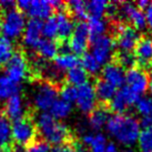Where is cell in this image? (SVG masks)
Listing matches in <instances>:
<instances>
[{"label": "cell", "mask_w": 152, "mask_h": 152, "mask_svg": "<svg viewBox=\"0 0 152 152\" xmlns=\"http://www.w3.org/2000/svg\"><path fill=\"white\" fill-rule=\"evenodd\" d=\"M66 4H67V9L69 13L71 15L73 19H77L78 22L86 21V20L89 19L85 1L72 0V1H69V2H66Z\"/></svg>", "instance_id": "f546056e"}, {"label": "cell", "mask_w": 152, "mask_h": 152, "mask_svg": "<svg viewBox=\"0 0 152 152\" xmlns=\"http://www.w3.org/2000/svg\"><path fill=\"white\" fill-rule=\"evenodd\" d=\"M16 49L12 40H9L4 36H0V69L4 68L9 60L11 59Z\"/></svg>", "instance_id": "d6a6232c"}, {"label": "cell", "mask_w": 152, "mask_h": 152, "mask_svg": "<svg viewBox=\"0 0 152 152\" xmlns=\"http://www.w3.org/2000/svg\"><path fill=\"white\" fill-rule=\"evenodd\" d=\"M81 67L86 70V72L92 77H98L101 73L102 66L98 60L93 57L90 52H86L85 55L82 56V59H81Z\"/></svg>", "instance_id": "1f68e13d"}, {"label": "cell", "mask_w": 152, "mask_h": 152, "mask_svg": "<svg viewBox=\"0 0 152 152\" xmlns=\"http://www.w3.org/2000/svg\"><path fill=\"white\" fill-rule=\"evenodd\" d=\"M113 61L120 64L123 69H128V70L131 68H134V64H137L135 57L132 52H120V51H118L114 55Z\"/></svg>", "instance_id": "e575fe53"}, {"label": "cell", "mask_w": 152, "mask_h": 152, "mask_svg": "<svg viewBox=\"0 0 152 152\" xmlns=\"http://www.w3.org/2000/svg\"><path fill=\"white\" fill-rule=\"evenodd\" d=\"M59 94L62 100L72 104V102H76L77 99V87H73L68 83L62 85L59 89Z\"/></svg>", "instance_id": "8d00e7d4"}, {"label": "cell", "mask_w": 152, "mask_h": 152, "mask_svg": "<svg viewBox=\"0 0 152 152\" xmlns=\"http://www.w3.org/2000/svg\"><path fill=\"white\" fill-rule=\"evenodd\" d=\"M38 135L46 143L59 145L72 141L71 132L64 123L56 120L49 112H38L34 117Z\"/></svg>", "instance_id": "7a4b0ae2"}, {"label": "cell", "mask_w": 152, "mask_h": 152, "mask_svg": "<svg viewBox=\"0 0 152 152\" xmlns=\"http://www.w3.org/2000/svg\"><path fill=\"white\" fill-rule=\"evenodd\" d=\"M104 152H121V151L119 150L118 147H117L115 144L112 143V142H110V143H108V145H107L106 151Z\"/></svg>", "instance_id": "b9f144b4"}, {"label": "cell", "mask_w": 152, "mask_h": 152, "mask_svg": "<svg viewBox=\"0 0 152 152\" xmlns=\"http://www.w3.org/2000/svg\"><path fill=\"white\" fill-rule=\"evenodd\" d=\"M50 145L41 139H37L34 142L23 148L21 152H50Z\"/></svg>", "instance_id": "74e56055"}, {"label": "cell", "mask_w": 152, "mask_h": 152, "mask_svg": "<svg viewBox=\"0 0 152 152\" xmlns=\"http://www.w3.org/2000/svg\"><path fill=\"white\" fill-rule=\"evenodd\" d=\"M27 21L26 16L21 10L16 7L2 12V28L1 32L9 40L20 38L23 34Z\"/></svg>", "instance_id": "52a82bcc"}, {"label": "cell", "mask_w": 152, "mask_h": 152, "mask_svg": "<svg viewBox=\"0 0 152 152\" xmlns=\"http://www.w3.org/2000/svg\"><path fill=\"white\" fill-rule=\"evenodd\" d=\"M140 97L134 92H132L130 89L123 86L122 88L118 89L113 99L108 104L109 110L115 112V114H123L131 106L135 104Z\"/></svg>", "instance_id": "8fae6325"}, {"label": "cell", "mask_w": 152, "mask_h": 152, "mask_svg": "<svg viewBox=\"0 0 152 152\" xmlns=\"http://www.w3.org/2000/svg\"><path fill=\"white\" fill-rule=\"evenodd\" d=\"M55 18L57 21V28H58V34H57L58 42H68L75 30V26H76L75 19L69 13L67 7L62 10L57 11Z\"/></svg>", "instance_id": "5bb4252c"}, {"label": "cell", "mask_w": 152, "mask_h": 152, "mask_svg": "<svg viewBox=\"0 0 152 152\" xmlns=\"http://www.w3.org/2000/svg\"><path fill=\"white\" fill-rule=\"evenodd\" d=\"M89 34H90V41L94 39L102 37L106 34V31L108 30V22L103 18H93L89 17L87 20Z\"/></svg>", "instance_id": "484cf974"}, {"label": "cell", "mask_w": 152, "mask_h": 152, "mask_svg": "<svg viewBox=\"0 0 152 152\" xmlns=\"http://www.w3.org/2000/svg\"><path fill=\"white\" fill-rule=\"evenodd\" d=\"M115 49L117 48L114 39L110 34H104L90 41V53L98 60V62L101 66H106L109 62L113 61Z\"/></svg>", "instance_id": "ba28073f"}, {"label": "cell", "mask_w": 152, "mask_h": 152, "mask_svg": "<svg viewBox=\"0 0 152 152\" xmlns=\"http://www.w3.org/2000/svg\"><path fill=\"white\" fill-rule=\"evenodd\" d=\"M109 2L104 0H91L86 2V8L89 17L103 18L107 15Z\"/></svg>", "instance_id": "4dcf8cb0"}, {"label": "cell", "mask_w": 152, "mask_h": 152, "mask_svg": "<svg viewBox=\"0 0 152 152\" xmlns=\"http://www.w3.org/2000/svg\"><path fill=\"white\" fill-rule=\"evenodd\" d=\"M42 34L46 39H50V40L57 38L58 28H57V21H56L55 15L51 16L50 18H48L46 21L43 22Z\"/></svg>", "instance_id": "d590c367"}, {"label": "cell", "mask_w": 152, "mask_h": 152, "mask_svg": "<svg viewBox=\"0 0 152 152\" xmlns=\"http://www.w3.org/2000/svg\"><path fill=\"white\" fill-rule=\"evenodd\" d=\"M113 39L120 52H133L140 40V34L132 26L123 22L113 23Z\"/></svg>", "instance_id": "8992f818"}, {"label": "cell", "mask_w": 152, "mask_h": 152, "mask_svg": "<svg viewBox=\"0 0 152 152\" xmlns=\"http://www.w3.org/2000/svg\"><path fill=\"white\" fill-rule=\"evenodd\" d=\"M21 92V85H17L4 75H0V100H8L17 93Z\"/></svg>", "instance_id": "4316f807"}, {"label": "cell", "mask_w": 152, "mask_h": 152, "mask_svg": "<svg viewBox=\"0 0 152 152\" xmlns=\"http://www.w3.org/2000/svg\"><path fill=\"white\" fill-rule=\"evenodd\" d=\"M106 129L114 141L123 147L131 148L138 142L141 124L133 115L114 113L108 120Z\"/></svg>", "instance_id": "6da1fadb"}, {"label": "cell", "mask_w": 152, "mask_h": 152, "mask_svg": "<svg viewBox=\"0 0 152 152\" xmlns=\"http://www.w3.org/2000/svg\"><path fill=\"white\" fill-rule=\"evenodd\" d=\"M148 90L149 92H150V94L152 96V70L148 75Z\"/></svg>", "instance_id": "7bdbcfd3"}, {"label": "cell", "mask_w": 152, "mask_h": 152, "mask_svg": "<svg viewBox=\"0 0 152 152\" xmlns=\"http://www.w3.org/2000/svg\"><path fill=\"white\" fill-rule=\"evenodd\" d=\"M137 143L142 152H152V127L141 129Z\"/></svg>", "instance_id": "836d02e7"}, {"label": "cell", "mask_w": 152, "mask_h": 152, "mask_svg": "<svg viewBox=\"0 0 152 152\" xmlns=\"http://www.w3.org/2000/svg\"><path fill=\"white\" fill-rule=\"evenodd\" d=\"M118 17L121 21L128 22V25L132 26L135 30H144L147 27V20L144 11L137 8L135 4L131 2H118Z\"/></svg>", "instance_id": "9c48e42d"}, {"label": "cell", "mask_w": 152, "mask_h": 152, "mask_svg": "<svg viewBox=\"0 0 152 152\" xmlns=\"http://www.w3.org/2000/svg\"><path fill=\"white\" fill-rule=\"evenodd\" d=\"M52 64H55V67L61 72H68L69 70H71L73 68L79 67L81 64V60L79 59V57L76 55H73L72 52L69 53H60L56 57Z\"/></svg>", "instance_id": "cb8c5ba5"}, {"label": "cell", "mask_w": 152, "mask_h": 152, "mask_svg": "<svg viewBox=\"0 0 152 152\" xmlns=\"http://www.w3.org/2000/svg\"><path fill=\"white\" fill-rule=\"evenodd\" d=\"M126 87L138 96L148 90V73L141 68H131L126 72Z\"/></svg>", "instance_id": "4fadbf2b"}, {"label": "cell", "mask_w": 152, "mask_h": 152, "mask_svg": "<svg viewBox=\"0 0 152 152\" xmlns=\"http://www.w3.org/2000/svg\"><path fill=\"white\" fill-rule=\"evenodd\" d=\"M32 51H34V55L40 59L46 61L53 60L59 53V43L56 42L55 40L41 38Z\"/></svg>", "instance_id": "ffe728a7"}, {"label": "cell", "mask_w": 152, "mask_h": 152, "mask_svg": "<svg viewBox=\"0 0 152 152\" xmlns=\"http://www.w3.org/2000/svg\"><path fill=\"white\" fill-rule=\"evenodd\" d=\"M82 143L90 149V152H104L108 145L106 135L102 134L101 132H97L94 134H85L82 137Z\"/></svg>", "instance_id": "d4e9b609"}, {"label": "cell", "mask_w": 152, "mask_h": 152, "mask_svg": "<svg viewBox=\"0 0 152 152\" xmlns=\"http://www.w3.org/2000/svg\"><path fill=\"white\" fill-rule=\"evenodd\" d=\"M150 1H148V0H140V1H138L137 4H135V6H137V8L140 9V10H142V11H145L147 10V8H148L149 6H150Z\"/></svg>", "instance_id": "60d3db41"}, {"label": "cell", "mask_w": 152, "mask_h": 152, "mask_svg": "<svg viewBox=\"0 0 152 152\" xmlns=\"http://www.w3.org/2000/svg\"><path fill=\"white\" fill-rule=\"evenodd\" d=\"M144 15H145L147 26H148L149 28L152 30V2L150 4V6H149L148 8H147V10H145Z\"/></svg>", "instance_id": "ab89813d"}, {"label": "cell", "mask_w": 152, "mask_h": 152, "mask_svg": "<svg viewBox=\"0 0 152 152\" xmlns=\"http://www.w3.org/2000/svg\"><path fill=\"white\" fill-rule=\"evenodd\" d=\"M11 132H12L13 145L26 148L37 140L38 130L34 123L32 115H26L23 118L13 121L11 123Z\"/></svg>", "instance_id": "277c9868"}, {"label": "cell", "mask_w": 152, "mask_h": 152, "mask_svg": "<svg viewBox=\"0 0 152 152\" xmlns=\"http://www.w3.org/2000/svg\"><path fill=\"white\" fill-rule=\"evenodd\" d=\"M2 112L9 120L12 121L19 120L29 114L27 113V102L25 101V98L21 92L17 93L9 98L8 100H6Z\"/></svg>", "instance_id": "9a60e30c"}, {"label": "cell", "mask_w": 152, "mask_h": 152, "mask_svg": "<svg viewBox=\"0 0 152 152\" xmlns=\"http://www.w3.org/2000/svg\"><path fill=\"white\" fill-rule=\"evenodd\" d=\"M93 87H94V92H96L97 100H99L100 104H103V106H108L110 101L115 96L117 91H118V89L115 87L110 85L109 82L104 81L102 78L97 79Z\"/></svg>", "instance_id": "7402d4cb"}, {"label": "cell", "mask_w": 152, "mask_h": 152, "mask_svg": "<svg viewBox=\"0 0 152 152\" xmlns=\"http://www.w3.org/2000/svg\"><path fill=\"white\" fill-rule=\"evenodd\" d=\"M97 97L92 83L87 82L77 88L76 104L82 113L90 114L97 108Z\"/></svg>", "instance_id": "7c38bea8"}, {"label": "cell", "mask_w": 152, "mask_h": 152, "mask_svg": "<svg viewBox=\"0 0 152 152\" xmlns=\"http://www.w3.org/2000/svg\"><path fill=\"white\" fill-rule=\"evenodd\" d=\"M50 152H77L73 145V140L70 142H66V143L59 144V145H55L50 149Z\"/></svg>", "instance_id": "f35d334b"}, {"label": "cell", "mask_w": 152, "mask_h": 152, "mask_svg": "<svg viewBox=\"0 0 152 152\" xmlns=\"http://www.w3.org/2000/svg\"><path fill=\"white\" fill-rule=\"evenodd\" d=\"M110 110L108 108V106H97V108L93 110L91 113L89 114L88 118V127L93 131H99L101 130L102 128H104L107 126V122L109 120Z\"/></svg>", "instance_id": "44dd1931"}, {"label": "cell", "mask_w": 152, "mask_h": 152, "mask_svg": "<svg viewBox=\"0 0 152 152\" xmlns=\"http://www.w3.org/2000/svg\"><path fill=\"white\" fill-rule=\"evenodd\" d=\"M147 118H149L150 120H152V98H151V103H150V110H149V114Z\"/></svg>", "instance_id": "ee69618b"}, {"label": "cell", "mask_w": 152, "mask_h": 152, "mask_svg": "<svg viewBox=\"0 0 152 152\" xmlns=\"http://www.w3.org/2000/svg\"><path fill=\"white\" fill-rule=\"evenodd\" d=\"M11 122L2 111H0V152L10 151L12 149Z\"/></svg>", "instance_id": "603a6c76"}, {"label": "cell", "mask_w": 152, "mask_h": 152, "mask_svg": "<svg viewBox=\"0 0 152 152\" xmlns=\"http://www.w3.org/2000/svg\"><path fill=\"white\" fill-rule=\"evenodd\" d=\"M48 112L58 121L64 120V119L68 118L72 112V104L62 99H57Z\"/></svg>", "instance_id": "83f0119b"}, {"label": "cell", "mask_w": 152, "mask_h": 152, "mask_svg": "<svg viewBox=\"0 0 152 152\" xmlns=\"http://www.w3.org/2000/svg\"><path fill=\"white\" fill-rule=\"evenodd\" d=\"M133 55L135 57L137 64L140 68L149 69L152 64V37L145 36L140 38L135 47Z\"/></svg>", "instance_id": "e0dca14e"}, {"label": "cell", "mask_w": 152, "mask_h": 152, "mask_svg": "<svg viewBox=\"0 0 152 152\" xmlns=\"http://www.w3.org/2000/svg\"><path fill=\"white\" fill-rule=\"evenodd\" d=\"M88 77L89 75L86 72V70L83 68L79 66L77 68H73L71 70L66 73V81L68 82V85H71L73 87H80V86L85 85L88 82Z\"/></svg>", "instance_id": "f1b7e54d"}, {"label": "cell", "mask_w": 152, "mask_h": 152, "mask_svg": "<svg viewBox=\"0 0 152 152\" xmlns=\"http://www.w3.org/2000/svg\"><path fill=\"white\" fill-rule=\"evenodd\" d=\"M1 28H2V12L0 11V32H1Z\"/></svg>", "instance_id": "f6af8a7d"}, {"label": "cell", "mask_w": 152, "mask_h": 152, "mask_svg": "<svg viewBox=\"0 0 152 152\" xmlns=\"http://www.w3.org/2000/svg\"><path fill=\"white\" fill-rule=\"evenodd\" d=\"M42 28L43 21L38 20V19H31L27 21L26 28L22 34V43L23 46L34 50L37 43L41 40L42 36Z\"/></svg>", "instance_id": "2e32d148"}, {"label": "cell", "mask_w": 152, "mask_h": 152, "mask_svg": "<svg viewBox=\"0 0 152 152\" xmlns=\"http://www.w3.org/2000/svg\"><path fill=\"white\" fill-rule=\"evenodd\" d=\"M68 46L72 52L76 56H83L90 47V34H89L87 21L77 22L75 26V30L71 37L68 41Z\"/></svg>", "instance_id": "30bf717a"}, {"label": "cell", "mask_w": 152, "mask_h": 152, "mask_svg": "<svg viewBox=\"0 0 152 152\" xmlns=\"http://www.w3.org/2000/svg\"><path fill=\"white\" fill-rule=\"evenodd\" d=\"M32 102L37 112H48L59 96V87L51 82L34 79Z\"/></svg>", "instance_id": "3957f363"}, {"label": "cell", "mask_w": 152, "mask_h": 152, "mask_svg": "<svg viewBox=\"0 0 152 152\" xmlns=\"http://www.w3.org/2000/svg\"><path fill=\"white\" fill-rule=\"evenodd\" d=\"M56 10L53 6L51 4V1L47 0H30L29 6L26 13L31 17V19H38L42 21L43 19L47 20L48 18L53 16Z\"/></svg>", "instance_id": "d6986e66"}, {"label": "cell", "mask_w": 152, "mask_h": 152, "mask_svg": "<svg viewBox=\"0 0 152 152\" xmlns=\"http://www.w3.org/2000/svg\"><path fill=\"white\" fill-rule=\"evenodd\" d=\"M30 72L31 70L26 52L22 49H16L11 59L4 67V75L15 83L21 85V82L28 78Z\"/></svg>", "instance_id": "5b68a950"}, {"label": "cell", "mask_w": 152, "mask_h": 152, "mask_svg": "<svg viewBox=\"0 0 152 152\" xmlns=\"http://www.w3.org/2000/svg\"><path fill=\"white\" fill-rule=\"evenodd\" d=\"M101 78L104 81L109 82L117 89L122 88L126 85V72L120 64L115 61H111L108 64L103 66L101 70Z\"/></svg>", "instance_id": "ac0fdd59"}]
</instances>
